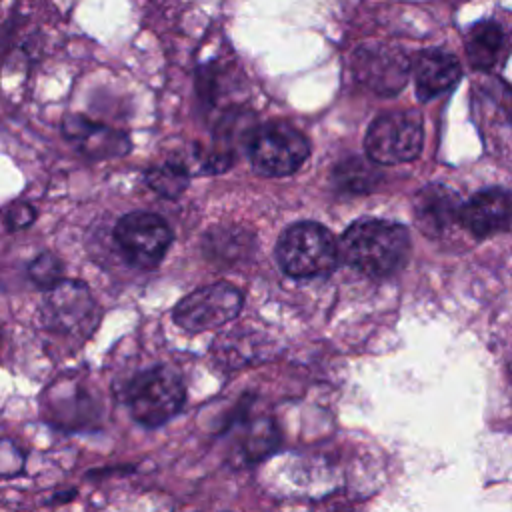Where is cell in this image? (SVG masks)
<instances>
[{
	"instance_id": "8992f818",
	"label": "cell",
	"mask_w": 512,
	"mask_h": 512,
	"mask_svg": "<svg viewBox=\"0 0 512 512\" xmlns=\"http://www.w3.org/2000/svg\"><path fill=\"white\" fill-rule=\"evenodd\" d=\"M422 120L414 112H386L366 132V154L374 164L414 160L422 150Z\"/></svg>"
},
{
	"instance_id": "9a60e30c",
	"label": "cell",
	"mask_w": 512,
	"mask_h": 512,
	"mask_svg": "<svg viewBox=\"0 0 512 512\" xmlns=\"http://www.w3.org/2000/svg\"><path fill=\"white\" fill-rule=\"evenodd\" d=\"M510 46L508 30L492 20L474 24L466 36V54L472 68L486 74L506 62Z\"/></svg>"
},
{
	"instance_id": "ffe728a7",
	"label": "cell",
	"mask_w": 512,
	"mask_h": 512,
	"mask_svg": "<svg viewBox=\"0 0 512 512\" xmlns=\"http://www.w3.org/2000/svg\"><path fill=\"white\" fill-rule=\"evenodd\" d=\"M22 464H24L22 450L10 440H0V476L18 474L22 470Z\"/></svg>"
},
{
	"instance_id": "5bb4252c",
	"label": "cell",
	"mask_w": 512,
	"mask_h": 512,
	"mask_svg": "<svg viewBox=\"0 0 512 512\" xmlns=\"http://www.w3.org/2000/svg\"><path fill=\"white\" fill-rule=\"evenodd\" d=\"M460 200L456 192L444 184H430L414 198V216L418 228L430 236H440L458 220Z\"/></svg>"
},
{
	"instance_id": "7c38bea8",
	"label": "cell",
	"mask_w": 512,
	"mask_h": 512,
	"mask_svg": "<svg viewBox=\"0 0 512 512\" xmlns=\"http://www.w3.org/2000/svg\"><path fill=\"white\" fill-rule=\"evenodd\" d=\"M62 134L76 142L80 152L92 160H104L124 156L130 150V140L124 132H118L100 122H92L86 116L70 114L62 122Z\"/></svg>"
},
{
	"instance_id": "8fae6325",
	"label": "cell",
	"mask_w": 512,
	"mask_h": 512,
	"mask_svg": "<svg viewBox=\"0 0 512 512\" xmlns=\"http://www.w3.org/2000/svg\"><path fill=\"white\" fill-rule=\"evenodd\" d=\"M458 222L476 238H486L512 226V192L488 188L460 206Z\"/></svg>"
},
{
	"instance_id": "e0dca14e",
	"label": "cell",
	"mask_w": 512,
	"mask_h": 512,
	"mask_svg": "<svg viewBox=\"0 0 512 512\" xmlns=\"http://www.w3.org/2000/svg\"><path fill=\"white\" fill-rule=\"evenodd\" d=\"M338 186L346 192H368L376 186L380 172L360 158H350L348 162H342L340 168L334 174Z\"/></svg>"
},
{
	"instance_id": "7a4b0ae2",
	"label": "cell",
	"mask_w": 512,
	"mask_h": 512,
	"mask_svg": "<svg viewBox=\"0 0 512 512\" xmlns=\"http://www.w3.org/2000/svg\"><path fill=\"white\" fill-rule=\"evenodd\" d=\"M184 400V380L170 366H152L138 372L124 386V402L132 418L146 428L166 424L180 412Z\"/></svg>"
},
{
	"instance_id": "52a82bcc",
	"label": "cell",
	"mask_w": 512,
	"mask_h": 512,
	"mask_svg": "<svg viewBox=\"0 0 512 512\" xmlns=\"http://www.w3.org/2000/svg\"><path fill=\"white\" fill-rule=\"evenodd\" d=\"M114 240L124 258L138 270L160 264L172 244V230L152 212H128L114 226Z\"/></svg>"
},
{
	"instance_id": "6da1fadb",
	"label": "cell",
	"mask_w": 512,
	"mask_h": 512,
	"mask_svg": "<svg viewBox=\"0 0 512 512\" xmlns=\"http://www.w3.org/2000/svg\"><path fill=\"white\" fill-rule=\"evenodd\" d=\"M408 252V230L378 218L356 220L338 240V260L374 278L398 272L406 264Z\"/></svg>"
},
{
	"instance_id": "5b68a950",
	"label": "cell",
	"mask_w": 512,
	"mask_h": 512,
	"mask_svg": "<svg viewBox=\"0 0 512 512\" xmlns=\"http://www.w3.org/2000/svg\"><path fill=\"white\" fill-rule=\"evenodd\" d=\"M248 152L256 172L264 176H288L308 158L310 144L298 128L286 122H268L252 134Z\"/></svg>"
},
{
	"instance_id": "30bf717a",
	"label": "cell",
	"mask_w": 512,
	"mask_h": 512,
	"mask_svg": "<svg viewBox=\"0 0 512 512\" xmlns=\"http://www.w3.org/2000/svg\"><path fill=\"white\" fill-rule=\"evenodd\" d=\"M358 82L376 94H396L408 80V56L390 44H364L354 52L352 60Z\"/></svg>"
},
{
	"instance_id": "2e32d148",
	"label": "cell",
	"mask_w": 512,
	"mask_h": 512,
	"mask_svg": "<svg viewBox=\"0 0 512 512\" xmlns=\"http://www.w3.org/2000/svg\"><path fill=\"white\" fill-rule=\"evenodd\" d=\"M144 180L156 194L164 198H178L186 190L190 174L186 166L180 162H164L160 166L146 170Z\"/></svg>"
},
{
	"instance_id": "4fadbf2b",
	"label": "cell",
	"mask_w": 512,
	"mask_h": 512,
	"mask_svg": "<svg viewBox=\"0 0 512 512\" xmlns=\"http://www.w3.org/2000/svg\"><path fill=\"white\" fill-rule=\"evenodd\" d=\"M412 72L420 100H430L448 92L462 76L460 62L440 48L420 52L412 64Z\"/></svg>"
},
{
	"instance_id": "3957f363",
	"label": "cell",
	"mask_w": 512,
	"mask_h": 512,
	"mask_svg": "<svg viewBox=\"0 0 512 512\" xmlns=\"http://www.w3.org/2000/svg\"><path fill=\"white\" fill-rule=\"evenodd\" d=\"M278 262L288 276H324L338 264V242L328 228L316 222L290 226L276 246Z\"/></svg>"
},
{
	"instance_id": "ac0fdd59",
	"label": "cell",
	"mask_w": 512,
	"mask_h": 512,
	"mask_svg": "<svg viewBox=\"0 0 512 512\" xmlns=\"http://www.w3.org/2000/svg\"><path fill=\"white\" fill-rule=\"evenodd\" d=\"M62 274H64V264L62 260L52 254V252H42L38 254L30 264H28V276L30 280L42 288V290H48L52 288L56 282L62 280Z\"/></svg>"
},
{
	"instance_id": "9c48e42d",
	"label": "cell",
	"mask_w": 512,
	"mask_h": 512,
	"mask_svg": "<svg viewBox=\"0 0 512 512\" xmlns=\"http://www.w3.org/2000/svg\"><path fill=\"white\" fill-rule=\"evenodd\" d=\"M474 116L480 132L496 154L512 148V86L500 78L486 76L472 92Z\"/></svg>"
},
{
	"instance_id": "ba28073f",
	"label": "cell",
	"mask_w": 512,
	"mask_h": 512,
	"mask_svg": "<svg viewBox=\"0 0 512 512\" xmlns=\"http://www.w3.org/2000/svg\"><path fill=\"white\" fill-rule=\"evenodd\" d=\"M242 292L228 282L202 286L186 294L172 310L174 322L186 332H204L218 328L238 316Z\"/></svg>"
},
{
	"instance_id": "d6986e66",
	"label": "cell",
	"mask_w": 512,
	"mask_h": 512,
	"mask_svg": "<svg viewBox=\"0 0 512 512\" xmlns=\"http://www.w3.org/2000/svg\"><path fill=\"white\" fill-rule=\"evenodd\" d=\"M36 220V208L28 202H14L4 214V224L8 230L28 228Z\"/></svg>"
},
{
	"instance_id": "277c9868",
	"label": "cell",
	"mask_w": 512,
	"mask_h": 512,
	"mask_svg": "<svg viewBox=\"0 0 512 512\" xmlns=\"http://www.w3.org/2000/svg\"><path fill=\"white\" fill-rule=\"evenodd\" d=\"M40 314L48 330L70 338L92 336L102 316L90 288L80 280L64 278L46 290Z\"/></svg>"
}]
</instances>
